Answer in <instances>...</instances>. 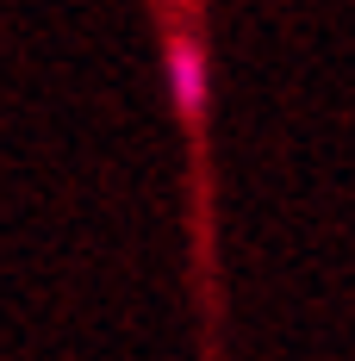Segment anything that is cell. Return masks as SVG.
Wrapping results in <instances>:
<instances>
[{
	"label": "cell",
	"mask_w": 355,
	"mask_h": 361,
	"mask_svg": "<svg viewBox=\"0 0 355 361\" xmlns=\"http://www.w3.org/2000/svg\"><path fill=\"white\" fill-rule=\"evenodd\" d=\"M169 81H175L181 112H200V100H206V50H200V37H187V32L169 37Z\"/></svg>",
	"instance_id": "6da1fadb"
}]
</instances>
